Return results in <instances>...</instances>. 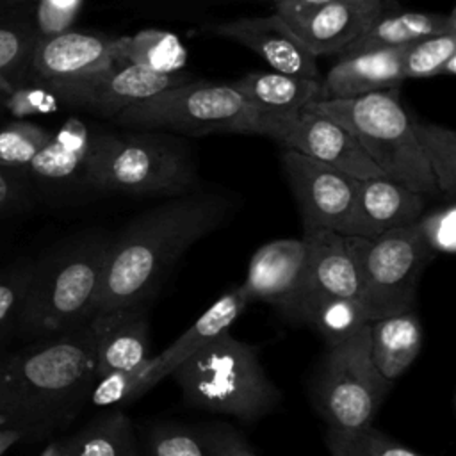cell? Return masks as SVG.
<instances>
[{"label":"cell","mask_w":456,"mask_h":456,"mask_svg":"<svg viewBox=\"0 0 456 456\" xmlns=\"http://www.w3.org/2000/svg\"><path fill=\"white\" fill-rule=\"evenodd\" d=\"M273 4L274 12L283 18L314 57L342 53L385 9V5L353 2L310 5L294 0H278Z\"/></svg>","instance_id":"14"},{"label":"cell","mask_w":456,"mask_h":456,"mask_svg":"<svg viewBox=\"0 0 456 456\" xmlns=\"http://www.w3.org/2000/svg\"><path fill=\"white\" fill-rule=\"evenodd\" d=\"M171 378L189 406L256 422L276 410L281 394L262 367L258 353L230 330L219 333L182 365Z\"/></svg>","instance_id":"5"},{"label":"cell","mask_w":456,"mask_h":456,"mask_svg":"<svg viewBox=\"0 0 456 456\" xmlns=\"http://www.w3.org/2000/svg\"><path fill=\"white\" fill-rule=\"evenodd\" d=\"M110 41L75 30L45 36L32 53L34 73L45 84H53L105 69L114 64Z\"/></svg>","instance_id":"18"},{"label":"cell","mask_w":456,"mask_h":456,"mask_svg":"<svg viewBox=\"0 0 456 456\" xmlns=\"http://www.w3.org/2000/svg\"><path fill=\"white\" fill-rule=\"evenodd\" d=\"M114 121L125 128L173 135H262V114L232 84L192 78L123 109Z\"/></svg>","instance_id":"7"},{"label":"cell","mask_w":456,"mask_h":456,"mask_svg":"<svg viewBox=\"0 0 456 456\" xmlns=\"http://www.w3.org/2000/svg\"><path fill=\"white\" fill-rule=\"evenodd\" d=\"M248 299L240 287H233L221 294L182 335H178L164 351L155 356H148L137 369L139 397L150 392L164 378L182 365L189 356L201 349L207 342L223 331H228L239 315L246 310Z\"/></svg>","instance_id":"17"},{"label":"cell","mask_w":456,"mask_h":456,"mask_svg":"<svg viewBox=\"0 0 456 456\" xmlns=\"http://www.w3.org/2000/svg\"><path fill=\"white\" fill-rule=\"evenodd\" d=\"M114 64H132L151 71H180L187 64V50L180 39L166 30L144 28L110 41Z\"/></svg>","instance_id":"26"},{"label":"cell","mask_w":456,"mask_h":456,"mask_svg":"<svg viewBox=\"0 0 456 456\" xmlns=\"http://www.w3.org/2000/svg\"><path fill=\"white\" fill-rule=\"evenodd\" d=\"M422 347V324L415 310L383 317L369 324V353L378 372L395 383L417 360Z\"/></svg>","instance_id":"23"},{"label":"cell","mask_w":456,"mask_h":456,"mask_svg":"<svg viewBox=\"0 0 456 456\" xmlns=\"http://www.w3.org/2000/svg\"><path fill=\"white\" fill-rule=\"evenodd\" d=\"M20 440H21V435L18 431L0 428V456H4Z\"/></svg>","instance_id":"41"},{"label":"cell","mask_w":456,"mask_h":456,"mask_svg":"<svg viewBox=\"0 0 456 456\" xmlns=\"http://www.w3.org/2000/svg\"><path fill=\"white\" fill-rule=\"evenodd\" d=\"M66 456H139L132 420L110 411L62 442Z\"/></svg>","instance_id":"27"},{"label":"cell","mask_w":456,"mask_h":456,"mask_svg":"<svg viewBox=\"0 0 456 456\" xmlns=\"http://www.w3.org/2000/svg\"><path fill=\"white\" fill-rule=\"evenodd\" d=\"M390 387L370 360L367 324L328 347L317 383V410L330 429H360L372 424Z\"/></svg>","instance_id":"8"},{"label":"cell","mask_w":456,"mask_h":456,"mask_svg":"<svg viewBox=\"0 0 456 456\" xmlns=\"http://www.w3.org/2000/svg\"><path fill=\"white\" fill-rule=\"evenodd\" d=\"M80 0H39L37 21L39 28L46 34H57L68 28L77 16Z\"/></svg>","instance_id":"36"},{"label":"cell","mask_w":456,"mask_h":456,"mask_svg":"<svg viewBox=\"0 0 456 456\" xmlns=\"http://www.w3.org/2000/svg\"><path fill=\"white\" fill-rule=\"evenodd\" d=\"M14 196V182L9 175L0 171V208H4Z\"/></svg>","instance_id":"40"},{"label":"cell","mask_w":456,"mask_h":456,"mask_svg":"<svg viewBox=\"0 0 456 456\" xmlns=\"http://www.w3.org/2000/svg\"><path fill=\"white\" fill-rule=\"evenodd\" d=\"M32 264L16 265L0 273V344L16 335L27 289L30 281Z\"/></svg>","instance_id":"33"},{"label":"cell","mask_w":456,"mask_h":456,"mask_svg":"<svg viewBox=\"0 0 456 456\" xmlns=\"http://www.w3.org/2000/svg\"><path fill=\"white\" fill-rule=\"evenodd\" d=\"M20 105L21 114L25 112H45L55 109L53 98L48 96L43 91H30V93H20L14 100Z\"/></svg>","instance_id":"39"},{"label":"cell","mask_w":456,"mask_h":456,"mask_svg":"<svg viewBox=\"0 0 456 456\" xmlns=\"http://www.w3.org/2000/svg\"><path fill=\"white\" fill-rule=\"evenodd\" d=\"M94 321L0 353V428L39 440L66 428L96 381Z\"/></svg>","instance_id":"1"},{"label":"cell","mask_w":456,"mask_h":456,"mask_svg":"<svg viewBox=\"0 0 456 456\" xmlns=\"http://www.w3.org/2000/svg\"><path fill=\"white\" fill-rule=\"evenodd\" d=\"M39 456H66L64 452V447H62V442H50Z\"/></svg>","instance_id":"43"},{"label":"cell","mask_w":456,"mask_h":456,"mask_svg":"<svg viewBox=\"0 0 456 456\" xmlns=\"http://www.w3.org/2000/svg\"><path fill=\"white\" fill-rule=\"evenodd\" d=\"M403 52L404 46H395L338 55L321 80L319 100H344L399 87L404 82Z\"/></svg>","instance_id":"20"},{"label":"cell","mask_w":456,"mask_h":456,"mask_svg":"<svg viewBox=\"0 0 456 456\" xmlns=\"http://www.w3.org/2000/svg\"><path fill=\"white\" fill-rule=\"evenodd\" d=\"M208 442L216 449L219 456H256L237 433L224 431V433H214Z\"/></svg>","instance_id":"38"},{"label":"cell","mask_w":456,"mask_h":456,"mask_svg":"<svg viewBox=\"0 0 456 456\" xmlns=\"http://www.w3.org/2000/svg\"><path fill=\"white\" fill-rule=\"evenodd\" d=\"M27 39L12 30L0 27V71H7L16 66L27 53Z\"/></svg>","instance_id":"37"},{"label":"cell","mask_w":456,"mask_h":456,"mask_svg":"<svg viewBox=\"0 0 456 456\" xmlns=\"http://www.w3.org/2000/svg\"><path fill=\"white\" fill-rule=\"evenodd\" d=\"M110 239L89 237L32 264L16 335H59L93 319Z\"/></svg>","instance_id":"4"},{"label":"cell","mask_w":456,"mask_h":456,"mask_svg":"<svg viewBox=\"0 0 456 456\" xmlns=\"http://www.w3.org/2000/svg\"><path fill=\"white\" fill-rule=\"evenodd\" d=\"M456 30L417 39L404 46L401 66L406 78H431L454 75L456 66Z\"/></svg>","instance_id":"30"},{"label":"cell","mask_w":456,"mask_h":456,"mask_svg":"<svg viewBox=\"0 0 456 456\" xmlns=\"http://www.w3.org/2000/svg\"><path fill=\"white\" fill-rule=\"evenodd\" d=\"M260 114L289 116L321 98V78L269 71H251L232 84Z\"/></svg>","instance_id":"22"},{"label":"cell","mask_w":456,"mask_h":456,"mask_svg":"<svg viewBox=\"0 0 456 456\" xmlns=\"http://www.w3.org/2000/svg\"><path fill=\"white\" fill-rule=\"evenodd\" d=\"M424 208V194L392 178L372 176L358 180L353 235L372 240L388 230L411 224Z\"/></svg>","instance_id":"19"},{"label":"cell","mask_w":456,"mask_h":456,"mask_svg":"<svg viewBox=\"0 0 456 456\" xmlns=\"http://www.w3.org/2000/svg\"><path fill=\"white\" fill-rule=\"evenodd\" d=\"M456 30L454 11L444 12H424V11H404L395 14L381 12L370 25L338 55L369 52L379 48L406 46L417 39L452 32Z\"/></svg>","instance_id":"24"},{"label":"cell","mask_w":456,"mask_h":456,"mask_svg":"<svg viewBox=\"0 0 456 456\" xmlns=\"http://www.w3.org/2000/svg\"><path fill=\"white\" fill-rule=\"evenodd\" d=\"M89 137L91 134L82 121L68 119L57 134H52L50 141L36 153L27 167L34 176L45 182L82 178Z\"/></svg>","instance_id":"25"},{"label":"cell","mask_w":456,"mask_h":456,"mask_svg":"<svg viewBox=\"0 0 456 456\" xmlns=\"http://www.w3.org/2000/svg\"><path fill=\"white\" fill-rule=\"evenodd\" d=\"M96 337V378L112 370H128L146 362L150 324L146 306L114 310L93 317Z\"/></svg>","instance_id":"21"},{"label":"cell","mask_w":456,"mask_h":456,"mask_svg":"<svg viewBox=\"0 0 456 456\" xmlns=\"http://www.w3.org/2000/svg\"><path fill=\"white\" fill-rule=\"evenodd\" d=\"M228 208L221 194L187 192L134 217L110 239L93 317L148 306L182 255L217 230Z\"/></svg>","instance_id":"2"},{"label":"cell","mask_w":456,"mask_h":456,"mask_svg":"<svg viewBox=\"0 0 456 456\" xmlns=\"http://www.w3.org/2000/svg\"><path fill=\"white\" fill-rule=\"evenodd\" d=\"M413 223L372 240L365 239L360 301L370 322L415 308L420 276L436 255L424 244Z\"/></svg>","instance_id":"9"},{"label":"cell","mask_w":456,"mask_h":456,"mask_svg":"<svg viewBox=\"0 0 456 456\" xmlns=\"http://www.w3.org/2000/svg\"><path fill=\"white\" fill-rule=\"evenodd\" d=\"M330 456H424L376 429L372 424L353 431H326Z\"/></svg>","instance_id":"31"},{"label":"cell","mask_w":456,"mask_h":456,"mask_svg":"<svg viewBox=\"0 0 456 456\" xmlns=\"http://www.w3.org/2000/svg\"><path fill=\"white\" fill-rule=\"evenodd\" d=\"M281 167L296 200L303 232L353 235L358 180L294 150H283Z\"/></svg>","instance_id":"10"},{"label":"cell","mask_w":456,"mask_h":456,"mask_svg":"<svg viewBox=\"0 0 456 456\" xmlns=\"http://www.w3.org/2000/svg\"><path fill=\"white\" fill-rule=\"evenodd\" d=\"M191 78L192 75L183 69L160 73L132 64H112L86 77L46 86L69 105L114 118L123 109Z\"/></svg>","instance_id":"12"},{"label":"cell","mask_w":456,"mask_h":456,"mask_svg":"<svg viewBox=\"0 0 456 456\" xmlns=\"http://www.w3.org/2000/svg\"><path fill=\"white\" fill-rule=\"evenodd\" d=\"M415 228L424 244L435 255H452L456 251V207L454 201L422 212L415 219Z\"/></svg>","instance_id":"34"},{"label":"cell","mask_w":456,"mask_h":456,"mask_svg":"<svg viewBox=\"0 0 456 456\" xmlns=\"http://www.w3.org/2000/svg\"><path fill=\"white\" fill-rule=\"evenodd\" d=\"M415 134L438 192H456V134L452 128L415 119Z\"/></svg>","instance_id":"29"},{"label":"cell","mask_w":456,"mask_h":456,"mask_svg":"<svg viewBox=\"0 0 456 456\" xmlns=\"http://www.w3.org/2000/svg\"><path fill=\"white\" fill-rule=\"evenodd\" d=\"M150 454L151 456H219L212 444L198 438L196 435L166 428L157 429L150 438Z\"/></svg>","instance_id":"35"},{"label":"cell","mask_w":456,"mask_h":456,"mask_svg":"<svg viewBox=\"0 0 456 456\" xmlns=\"http://www.w3.org/2000/svg\"><path fill=\"white\" fill-rule=\"evenodd\" d=\"M82 182L100 192L173 198L192 192L198 169L173 134L132 128L89 137Z\"/></svg>","instance_id":"3"},{"label":"cell","mask_w":456,"mask_h":456,"mask_svg":"<svg viewBox=\"0 0 456 456\" xmlns=\"http://www.w3.org/2000/svg\"><path fill=\"white\" fill-rule=\"evenodd\" d=\"M301 237L306 244V265L297 319L321 299L360 297L365 239L330 230L303 232Z\"/></svg>","instance_id":"13"},{"label":"cell","mask_w":456,"mask_h":456,"mask_svg":"<svg viewBox=\"0 0 456 456\" xmlns=\"http://www.w3.org/2000/svg\"><path fill=\"white\" fill-rule=\"evenodd\" d=\"M262 135L274 139L283 150L308 155L356 180L385 176L340 123L308 105L289 116L262 114Z\"/></svg>","instance_id":"11"},{"label":"cell","mask_w":456,"mask_h":456,"mask_svg":"<svg viewBox=\"0 0 456 456\" xmlns=\"http://www.w3.org/2000/svg\"><path fill=\"white\" fill-rule=\"evenodd\" d=\"M301 319L308 321L319 331L328 347L354 337L362 328L370 324L360 297L321 299L310 305Z\"/></svg>","instance_id":"28"},{"label":"cell","mask_w":456,"mask_h":456,"mask_svg":"<svg viewBox=\"0 0 456 456\" xmlns=\"http://www.w3.org/2000/svg\"><path fill=\"white\" fill-rule=\"evenodd\" d=\"M340 123L387 178L424 196L438 194L422 155L415 118L401 105L397 87L308 105Z\"/></svg>","instance_id":"6"},{"label":"cell","mask_w":456,"mask_h":456,"mask_svg":"<svg viewBox=\"0 0 456 456\" xmlns=\"http://www.w3.org/2000/svg\"><path fill=\"white\" fill-rule=\"evenodd\" d=\"M208 32L249 48L274 71L319 78L317 57L305 48L278 12L217 23Z\"/></svg>","instance_id":"16"},{"label":"cell","mask_w":456,"mask_h":456,"mask_svg":"<svg viewBox=\"0 0 456 456\" xmlns=\"http://www.w3.org/2000/svg\"><path fill=\"white\" fill-rule=\"evenodd\" d=\"M273 2H278V0H273ZM294 2L310 4V5L328 4V2H353V4H365V5H385V0H294Z\"/></svg>","instance_id":"42"},{"label":"cell","mask_w":456,"mask_h":456,"mask_svg":"<svg viewBox=\"0 0 456 456\" xmlns=\"http://www.w3.org/2000/svg\"><path fill=\"white\" fill-rule=\"evenodd\" d=\"M52 132L27 121H14L0 130V167H27L50 141Z\"/></svg>","instance_id":"32"},{"label":"cell","mask_w":456,"mask_h":456,"mask_svg":"<svg viewBox=\"0 0 456 456\" xmlns=\"http://www.w3.org/2000/svg\"><path fill=\"white\" fill-rule=\"evenodd\" d=\"M306 265V244L299 239H276L260 246L248 265L240 287L248 303L264 301L297 317Z\"/></svg>","instance_id":"15"},{"label":"cell","mask_w":456,"mask_h":456,"mask_svg":"<svg viewBox=\"0 0 456 456\" xmlns=\"http://www.w3.org/2000/svg\"><path fill=\"white\" fill-rule=\"evenodd\" d=\"M23 2H27V0H0V4H2V5H12V4H23Z\"/></svg>","instance_id":"44"}]
</instances>
